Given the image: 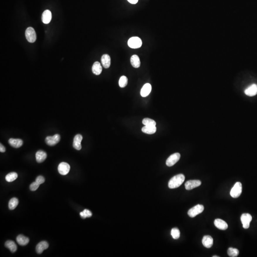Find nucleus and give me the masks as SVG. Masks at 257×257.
<instances>
[{
    "mask_svg": "<svg viewBox=\"0 0 257 257\" xmlns=\"http://www.w3.org/2000/svg\"><path fill=\"white\" fill-rule=\"evenodd\" d=\"M185 180V176L182 174L175 175L170 180L168 186L170 189H175L180 187Z\"/></svg>",
    "mask_w": 257,
    "mask_h": 257,
    "instance_id": "nucleus-1",
    "label": "nucleus"
},
{
    "mask_svg": "<svg viewBox=\"0 0 257 257\" xmlns=\"http://www.w3.org/2000/svg\"><path fill=\"white\" fill-rule=\"evenodd\" d=\"M242 184L239 182H237L235 184L234 186L231 190V196L234 198H237L240 196L242 193Z\"/></svg>",
    "mask_w": 257,
    "mask_h": 257,
    "instance_id": "nucleus-2",
    "label": "nucleus"
},
{
    "mask_svg": "<svg viewBox=\"0 0 257 257\" xmlns=\"http://www.w3.org/2000/svg\"><path fill=\"white\" fill-rule=\"evenodd\" d=\"M204 209V206L203 205L198 204L195 206L193 207V208H191L190 210H189L188 212V214L190 217L193 218L196 216L198 214L202 212Z\"/></svg>",
    "mask_w": 257,
    "mask_h": 257,
    "instance_id": "nucleus-3",
    "label": "nucleus"
},
{
    "mask_svg": "<svg viewBox=\"0 0 257 257\" xmlns=\"http://www.w3.org/2000/svg\"><path fill=\"white\" fill-rule=\"evenodd\" d=\"M128 45L131 48H139L142 46V41L139 37H132L128 40Z\"/></svg>",
    "mask_w": 257,
    "mask_h": 257,
    "instance_id": "nucleus-4",
    "label": "nucleus"
},
{
    "mask_svg": "<svg viewBox=\"0 0 257 257\" xmlns=\"http://www.w3.org/2000/svg\"><path fill=\"white\" fill-rule=\"evenodd\" d=\"M25 36L28 42L33 43L36 40V34L34 29L32 27H28L25 31Z\"/></svg>",
    "mask_w": 257,
    "mask_h": 257,
    "instance_id": "nucleus-5",
    "label": "nucleus"
},
{
    "mask_svg": "<svg viewBox=\"0 0 257 257\" xmlns=\"http://www.w3.org/2000/svg\"><path fill=\"white\" fill-rule=\"evenodd\" d=\"M241 219L243 228L247 229L250 227V223L252 220V216L249 213H244L241 216Z\"/></svg>",
    "mask_w": 257,
    "mask_h": 257,
    "instance_id": "nucleus-6",
    "label": "nucleus"
},
{
    "mask_svg": "<svg viewBox=\"0 0 257 257\" xmlns=\"http://www.w3.org/2000/svg\"><path fill=\"white\" fill-rule=\"evenodd\" d=\"M181 155L179 153H175L171 155L167 159L166 164L169 167H171L176 164L180 160Z\"/></svg>",
    "mask_w": 257,
    "mask_h": 257,
    "instance_id": "nucleus-7",
    "label": "nucleus"
},
{
    "mask_svg": "<svg viewBox=\"0 0 257 257\" xmlns=\"http://www.w3.org/2000/svg\"><path fill=\"white\" fill-rule=\"evenodd\" d=\"M60 136L59 134H55L52 136H48L45 139V142L46 144L48 145L52 146L57 144L60 142Z\"/></svg>",
    "mask_w": 257,
    "mask_h": 257,
    "instance_id": "nucleus-8",
    "label": "nucleus"
},
{
    "mask_svg": "<svg viewBox=\"0 0 257 257\" xmlns=\"http://www.w3.org/2000/svg\"><path fill=\"white\" fill-rule=\"evenodd\" d=\"M58 170L61 175H66L70 171V165L66 162H61V164L59 165Z\"/></svg>",
    "mask_w": 257,
    "mask_h": 257,
    "instance_id": "nucleus-9",
    "label": "nucleus"
},
{
    "mask_svg": "<svg viewBox=\"0 0 257 257\" xmlns=\"http://www.w3.org/2000/svg\"><path fill=\"white\" fill-rule=\"evenodd\" d=\"M201 184V181L199 180H190L185 183V189L187 190H191L194 188L200 186Z\"/></svg>",
    "mask_w": 257,
    "mask_h": 257,
    "instance_id": "nucleus-10",
    "label": "nucleus"
},
{
    "mask_svg": "<svg viewBox=\"0 0 257 257\" xmlns=\"http://www.w3.org/2000/svg\"><path fill=\"white\" fill-rule=\"evenodd\" d=\"M245 93L249 96H254L257 95V85L256 84H252L249 86L245 90Z\"/></svg>",
    "mask_w": 257,
    "mask_h": 257,
    "instance_id": "nucleus-11",
    "label": "nucleus"
},
{
    "mask_svg": "<svg viewBox=\"0 0 257 257\" xmlns=\"http://www.w3.org/2000/svg\"><path fill=\"white\" fill-rule=\"evenodd\" d=\"M82 136L81 134H77L74 138L73 147L77 150H80L81 149V142L82 141Z\"/></svg>",
    "mask_w": 257,
    "mask_h": 257,
    "instance_id": "nucleus-12",
    "label": "nucleus"
},
{
    "mask_svg": "<svg viewBox=\"0 0 257 257\" xmlns=\"http://www.w3.org/2000/svg\"><path fill=\"white\" fill-rule=\"evenodd\" d=\"M203 246L207 248H210L213 244V239L210 236H204L202 240Z\"/></svg>",
    "mask_w": 257,
    "mask_h": 257,
    "instance_id": "nucleus-13",
    "label": "nucleus"
},
{
    "mask_svg": "<svg viewBox=\"0 0 257 257\" xmlns=\"http://www.w3.org/2000/svg\"><path fill=\"white\" fill-rule=\"evenodd\" d=\"M52 18V13L49 10H46L44 11L42 14V22L45 24H48L49 23L51 22Z\"/></svg>",
    "mask_w": 257,
    "mask_h": 257,
    "instance_id": "nucleus-14",
    "label": "nucleus"
},
{
    "mask_svg": "<svg viewBox=\"0 0 257 257\" xmlns=\"http://www.w3.org/2000/svg\"><path fill=\"white\" fill-rule=\"evenodd\" d=\"M49 244L45 241H42L38 243L36 247V251L38 254H41L43 251L48 248Z\"/></svg>",
    "mask_w": 257,
    "mask_h": 257,
    "instance_id": "nucleus-15",
    "label": "nucleus"
},
{
    "mask_svg": "<svg viewBox=\"0 0 257 257\" xmlns=\"http://www.w3.org/2000/svg\"><path fill=\"white\" fill-rule=\"evenodd\" d=\"M214 225L217 228L221 230H226L228 227V224L224 220L217 219L214 220Z\"/></svg>",
    "mask_w": 257,
    "mask_h": 257,
    "instance_id": "nucleus-16",
    "label": "nucleus"
},
{
    "mask_svg": "<svg viewBox=\"0 0 257 257\" xmlns=\"http://www.w3.org/2000/svg\"><path fill=\"white\" fill-rule=\"evenodd\" d=\"M8 142L9 144L15 148H19L23 144V141H22V139H19L11 138L9 139Z\"/></svg>",
    "mask_w": 257,
    "mask_h": 257,
    "instance_id": "nucleus-17",
    "label": "nucleus"
},
{
    "mask_svg": "<svg viewBox=\"0 0 257 257\" xmlns=\"http://www.w3.org/2000/svg\"><path fill=\"white\" fill-rule=\"evenodd\" d=\"M152 91V86L149 84H146L143 85L141 91V95L142 97H145L149 95Z\"/></svg>",
    "mask_w": 257,
    "mask_h": 257,
    "instance_id": "nucleus-18",
    "label": "nucleus"
},
{
    "mask_svg": "<svg viewBox=\"0 0 257 257\" xmlns=\"http://www.w3.org/2000/svg\"><path fill=\"white\" fill-rule=\"evenodd\" d=\"M35 157L36 160L38 163H42L47 158V154L44 151H39L36 153Z\"/></svg>",
    "mask_w": 257,
    "mask_h": 257,
    "instance_id": "nucleus-19",
    "label": "nucleus"
},
{
    "mask_svg": "<svg viewBox=\"0 0 257 257\" xmlns=\"http://www.w3.org/2000/svg\"><path fill=\"white\" fill-rule=\"evenodd\" d=\"M16 241L20 245L25 246L29 242V239L23 235H19L17 237Z\"/></svg>",
    "mask_w": 257,
    "mask_h": 257,
    "instance_id": "nucleus-20",
    "label": "nucleus"
},
{
    "mask_svg": "<svg viewBox=\"0 0 257 257\" xmlns=\"http://www.w3.org/2000/svg\"><path fill=\"white\" fill-rule=\"evenodd\" d=\"M130 64L134 68H139L141 65V62L139 56L137 55H132L130 58Z\"/></svg>",
    "mask_w": 257,
    "mask_h": 257,
    "instance_id": "nucleus-21",
    "label": "nucleus"
},
{
    "mask_svg": "<svg viewBox=\"0 0 257 257\" xmlns=\"http://www.w3.org/2000/svg\"><path fill=\"white\" fill-rule=\"evenodd\" d=\"M102 67L100 63L98 62H96L94 63L92 67V72L93 74L96 75H99L102 72Z\"/></svg>",
    "mask_w": 257,
    "mask_h": 257,
    "instance_id": "nucleus-22",
    "label": "nucleus"
},
{
    "mask_svg": "<svg viewBox=\"0 0 257 257\" xmlns=\"http://www.w3.org/2000/svg\"><path fill=\"white\" fill-rule=\"evenodd\" d=\"M101 62L103 66L105 68H109L110 65V57L108 55H103L101 57Z\"/></svg>",
    "mask_w": 257,
    "mask_h": 257,
    "instance_id": "nucleus-23",
    "label": "nucleus"
},
{
    "mask_svg": "<svg viewBox=\"0 0 257 257\" xmlns=\"http://www.w3.org/2000/svg\"><path fill=\"white\" fill-rule=\"evenodd\" d=\"M157 130L156 126H145L142 128V132L144 133L148 134H152L155 133Z\"/></svg>",
    "mask_w": 257,
    "mask_h": 257,
    "instance_id": "nucleus-24",
    "label": "nucleus"
},
{
    "mask_svg": "<svg viewBox=\"0 0 257 257\" xmlns=\"http://www.w3.org/2000/svg\"><path fill=\"white\" fill-rule=\"evenodd\" d=\"M5 247L9 249L12 253H14L17 250V247L15 242L12 241H7L5 243Z\"/></svg>",
    "mask_w": 257,
    "mask_h": 257,
    "instance_id": "nucleus-25",
    "label": "nucleus"
},
{
    "mask_svg": "<svg viewBox=\"0 0 257 257\" xmlns=\"http://www.w3.org/2000/svg\"><path fill=\"white\" fill-rule=\"evenodd\" d=\"M18 203H19V200L16 198H11L9 201V204H8L9 209L11 210H14L18 206Z\"/></svg>",
    "mask_w": 257,
    "mask_h": 257,
    "instance_id": "nucleus-26",
    "label": "nucleus"
},
{
    "mask_svg": "<svg viewBox=\"0 0 257 257\" xmlns=\"http://www.w3.org/2000/svg\"><path fill=\"white\" fill-rule=\"evenodd\" d=\"M18 178V174L15 172H11L5 177V180L8 182L11 183L15 181Z\"/></svg>",
    "mask_w": 257,
    "mask_h": 257,
    "instance_id": "nucleus-27",
    "label": "nucleus"
},
{
    "mask_svg": "<svg viewBox=\"0 0 257 257\" xmlns=\"http://www.w3.org/2000/svg\"><path fill=\"white\" fill-rule=\"evenodd\" d=\"M239 251L237 249L229 248L228 250V254L229 257H236L238 256Z\"/></svg>",
    "mask_w": 257,
    "mask_h": 257,
    "instance_id": "nucleus-28",
    "label": "nucleus"
},
{
    "mask_svg": "<svg viewBox=\"0 0 257 257\" xmlns=\"http://www.w3.org/2000/svg\"><path fill=\"white\" fill-rule=\"evenodd\" d=\"M142 123L145 126H156V123L155 121L149 118H145L142 120Z\"/></svg>",
    "mask_w": 257,
    "mask_h": 257,
    "instance_id": "nucleus-29",
    "label": "nucleus"
},
{
    "mask_svg": "<svg viewBox=\"0 0 257 257\" xmlns=\"http://www.w3.org/2000/svg\"><path fill=\"white\" fill-rule=\"evenodd\" d=\"M119 84L120 87H125L128 84V78L125 76H122L120 79Z\"/></svg>",
    "mask_w": 257,
    "mask_h": 257,
    "instance_id": "nucleus-30",
    "label": "nucleus"
},
{
    "mask_svg": "<svg viewBox=\"0 0 257 257\" xmlns=\"http://www.w3.org/2000/svg\"><path fill=\"white\" fill-rule=\"evenodd\" d=\"M171 235L174 239H178L180 236V232L179 229L177 228H173L171 229Z\"/></svg>",
    "mask_w": 257,
    "mask_h": 257,
    "instance_id": "nucleus-31",
    "label": "nucleus"
},
{
    "mask_svg": "<svg viewBox=\"0 0 257 257\" xmlns=\"http://www.w3.org/2000/svg\"><path fill=\"white\" fill-rule=\"evenodd\" d=\"M80 216L83 219H85L86 218L91 217L92 216V213L90 210L85 209L83 212H80Z\"/></svg>",
    "mask_w": 257,
    "mask_h": 257,
    "instance_id": "nucleus-32",
    "label": "nucleus"
},
{
    "mask_svg": "<svg viewBox=\"0 0 257 257\" xmlns=\"http://www.w3.org/2000/svg\"><path fill=\"white\" fill-rule=\"evenodd\" d=\"M39 186V184L36 181H35L30 184V189L32 191H35L38 189Z\"/></svg>",
    "mask_w": 257,
    "mask_h": 257,
    "instance_id": "nucleus-33",
    "label": "nucleus"
},
{
    "mask_svg": "<svg viewBox=\"0 0 257 257\" xmlns=\"http://www.w3.org/2000/svg\"><path fill=\"white\" fill-rule=\"evenodd\" d=\"M35 181H36L39 185H41L42 184L45 183V178L43 177V176H39L36 178Z\"/></svg>",
    "mask_w": 257,
    "mask_h": 257,
    "instance_id": "nucleus-34",
    "label": "nucleus"
},
{
    "mask_svg": "<svg viewBox=\"0 0 257 257\" xmlns=\"http://www.w3.org/2000/svg\"><path fill=\"white\" fill-rule=\"evenodd\" d=\"M5 151H6V149H5V147H4V145L1 143V144H0V152H4Z\"/></svg>",
    "mask_w": 257,
    "mask_h": 257,
    "instance_id": "nucleus-35",
    "label": "nucleus"
},
{
    "mask_svg": "<svg viewBox=\"0 0 257 257\" xmlns=\"http://www.w3.org/2000/svg\"><path fill=\"white\" fill-rule=\"evenodd\" d=\"M129 3L132 4H136L138 3V0H127Z\"/></svg>",
    "mask_w": 257,
    "mask_h": 257,
    "instance_id": "nucleus-36",
    "label": "nucleus"
},
{
    "mask_svg": "<svg viewBox=\"0 0 257 257\" xmlns=\"http://www.w3.org/2000/svg\"><path fill=\"white\" fill-rule=\"evenodd\" d=\"M219 257V256H213V257Z\"/></svg>",
    "mask_w": 257,
    "mask_h": 257,
    "instance_id": "nucleus-37",
    "label": "nucleus"
}]
</instances>
